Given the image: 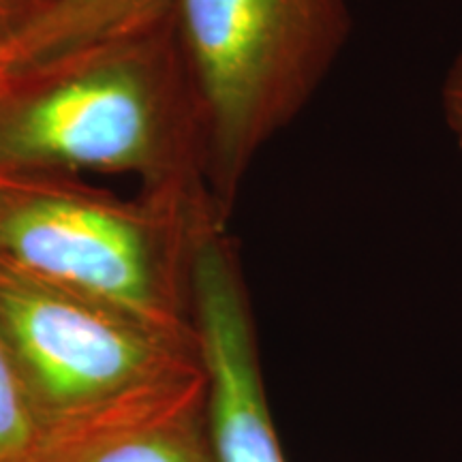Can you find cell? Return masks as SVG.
<instances>
[{
	"mask_svg": "<svg viewBox=\"0 0 462 462\" xmlns=\"http://www.w3.org/2000/svg\"><path fill=\"white\" fill-rule=\"evenodd\" d=\"M20 28H22L20 20H17V17L11 14L3 3H0V65L5 62V56H7L9 48L14 45Z\"/></svg>",
	"mask_w": 462,
	"mask_h": 462,
	"instance_id": "11",
	"label": "cell"
},
{
	"mask_svg": "<svg viewBox=\"0 0 462 462\" xmlns=\"http://www.w3.org/2000/svg\"><path fill=\"white\" fill-rule=\"evenodd\" d=\"M48 439L0 340V462H42Z\"/></svg>",
	"mask_w": 462,
	"mask_h": 462,
	"instance_id": "8",
	"label": "cell"
},
{
	"mask_svg": "<svg viewBox=\"0 0 462 462\" xmlns=\"http://www.w3.org/2000/svg\"><path fill=\"white\" fill-rule=\"evenodd\" d=\"M212 199L178 190L133 198L51 171L0 170V270L195 337L190 263Z\"/></svg>",
	"mask_w": 462,
	"mask_h": 462,
	"instance_id": "2",
	"label": "cell"
},
{
	"mask_svg": "<svg viewBox=\"0 0 462 462\" xmlns=\"http://www.w3.org/2000/svg\"><path fill=\"white\" fill-rule=\"evenodd\" d=\"M173 0H58L17 32L0 73L123 42L170 20Z\"/></svg>",
	"mask_w": 462,
	"mask_h": 462,
	"instance_id": "6",
	"label": "cell"
},
{
	"mask_svg": "<svg viewBox=\"0 0 462 462\" xmlns=\"http://www.w3.org/2000/svg\"><path fill=\"white\" fill-rule=\"evenodd\" d=\"M42 462H217L206 426V404L84 443L48 449Z\"/></svg>",
	"mask_w": 462,
	"mask_h": 462,
	"instance_id": "7",
	"label": "cell"
},
{
	"mask_svg": "<svg viewBox=\"0 0 462 462\" xmlns=\"http://www.w3.org/2000/svg\"><path fill=\"white\" fill-rule=\"evenodd\" d=\"M190 315L206 373V426L217 462H287L265 396L240 259L221 221L204 225L195 240Z\"/></svg>",
	"mask_w": 462,
	"mask_h": 462,
	"instance_id": "5",
	"label": "cell"
},
{
	"mask_svg": "<svg viewBox=\"0 0 462 462\" xmlns=\"http://www.w3.org/2000/svg\"><path fill=\"white\" fill-rule=\"evenodd\" d=\"M441 99L446 123L462 152V48L458 54H456L452 67H449V71L446 75Z\"/></svg>",
	"mask_w": 462,
	"mask_h": 462,
	"instance_id": "9",
	"label": "cell"
},
{
	"mask_svg": "<svg viewBox=\"0 0 462 462\" xmlns=\"http://www.w3.org/2000/svg\"><path fill=\"white\" fill-rule=\"evenodd\" d=\"M0 170L131 176L140 190L212 199L171 15L137 37L0 73Z\"/></svg>",
	"mask_w": 462,
	"mask_h": 462,
	"instance_id": "1",
	"label": "cell"
},
{
	"mask_svg": "<svg viewBox=\"0 0 462 462\" xmlns=\"http://www.w3.org/2000/svg\"><path fill=\"white\" fill-rule=\"evenodd\" d=\"M0 3L20 20L22 28H24L31 24L32 20H37L39 15L45 14V11H48L54 3H58V0H0Z\"/></svg>",
	"mask_w": 462,
	"mask_h": 462,
	"instance_id": "10",
	"label": "cell"
},
{
	"mask_svg": "<svg viewBox=\"0 0 462 462\" xmlns=\"http://www.w3.org/2000/svg\"><path fill=\"white\" fill-rule=\"evenodd\" d=\"M204 129L206 187L227 221L248 167L313 99L349 34L346 0H173Z\"/></svg>",
	"mask_w": 462,
	"mask_h": 462,
	"instance_id": "4",
	"label": "cell"
},
{
	"mask_svg": "<svg viewBox=\"0 0 462 462\" xmlns=\"http://www.w3.org/2000/svg\"><path fill=\"white\" fill-rule=\"evenodd\" d=\"M0 340L42 421L48 449L176 418L206 404L198 334L161 332L92 300L5 270Z\"/></svg>",
	"mask_w": 462,
	"mask_h": 462,
	"instance_id": "3",
	"label": "cell"
}]
</instances>
